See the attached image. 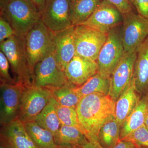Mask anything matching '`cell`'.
Segmentation results:
<instances>
[{"instance_id":"1","label":"cell","mask_w":148,"mask_h":148,"mask_svg":"<svg viewBox=\"0 0 148 148\" xmlns=\"http://www.w3.org/2000/svg\"><path fill=\"white\" fill-rule=\"evenodd\" d=\"M115 106V101L110 95L101 93H92L81 99L76 106L79 122L89 142L99 143L100 130L107 122L114 118Z\"/></svg>"},{"instance_id":"2","label":"cell","mask_w":148,"mask_h":148,"mask_svg":"<svg viewBox=\"0 0 148 148\" xmlns=\"http://www.w3.org/2000/svg\"><path fill=\"white\" fill-rule=\"evenodd\" d=\"M0 14L19 37H25L40 20V13L31 0H0Z\"/></svg>"},{"instance_id":"3","label":"cell","mask_w":148,"mask_h":148,"mask_svg":"<svg viewBox=\"0 0 148 148\" xmlns=\"http://www.w3.org/2000/svg\"><path fill=\"white\" fill-rule=\"evenodd\" d=\"M0 48L8 59L16 82L25 87L34 85V75L29 67L24 37L12 36L0 43Z\"/></svg>"},{"instance_id":"4","label":"cell","mask_w":148,"mask_h":148,"mask_svg":"<svg viewBox=\"0 0 148 148\" xmlns=\"http://www.w3.org/2000/svg\"><path fill=\"white\" fill-rule=\"evenodd\" d=\"M29 67L34 74L35 66L54 50V33L40 20L24 37Z\"/></svg>"},{"instance_id":"5","label":"cell","mask_w":148,"mask_h":148,"mask_svg":"<svg viewBox=\"0 0 148 148\" xmlns=\"http://www.w3.org/2000/svg\"><path fill=\"white\" fill-rule=\"evenodd\" d=\"M125 53L121 33L116 27L108 34L106 42L98 54L96 61L97 73L105 77L110 78Z\"/></svg>"},{"instance_id":"6","label":"cell","mask_w":148,"mask_h":148,"mask_svg":"<svg viewBox=\"0 0 148 148\" xmlns=\"http://www.w3.org/2000/svg\"><path fill=\"white\" fill-rule=\"evenodd\" d=\"M69 83L65 72L56 61L54 49L35 66L34 85L36 86L54 91Z\"/></svg>"},{"instance_id":"7","label":"cell","mask_w":148,"mask_h":148,"mask_svg":"<svg viewBox=\"0 0 148 148\" xmlns=\"http://www.w3.org/2000/svg\"><path fill=\"white\" fill-rule=\"evenodd\" d=\"M53 97V91L35 85L25 88L21 96L18 119L23 123L34 121Z\"/></svg>"},{"instance_id":"8","label":"cell","mask_w":148,"mask_h":148,"mask_svg":"<svg viewBox=\"0 0 148 148\" xmlns=\"http://www.w3.org/2000/svg\"><path fill=\"white\" fill-rule=\"evenodd\" d=\"M122 15L123 45L125 53H132L148 37V18L133 11Z\"/></svg>"},{"instance_id":"9","label":"cell","mask_w":148,"mask_h":148,"mask_svg":"<svg viewBox=\"0 0 148 148\" xmlns=\"http://www.w3.org/2000/svg\"><path fill=\"white\" fill-rule=\"evenodd\" d=\"M107 35L85 25L75 26L74 38L76 55L97 61Z\"/></svg>"},{"instance_id":"10","label":"cell","mask_w":148,"mask_h":148,"mask_svg":"<svg viewBox=\"0 0 148 148\" xmlns=\"http://www.w3.org/2000/svg\"><path fill=\"white\" fill-rule=\"evenodd\" d=\"M25 86L20 84L1 82L0 123L9 124L18 119L22 93Z\"/></svg>"},{"instance_id":"11","label":"cell","mask_w":148,"mask_h":148,"mask_svg":"<svg viewBox=\"0 0 148 148\" xmlns=\"http://www.w3.org/2000/svg\"><path fill=\"white\" fill-rule=\"evenodd\" d=\"M71 3V0H46L40 20L54 33L72 27Z\"/></svg>"},{"instance_id":"12","label":"cell","mask_w":148,"mask_h":148,"mask_svg":"<svg viewBox=\"0 0 148 148\" xmlns=\"http://www.w3.org/2000/svg\"><path fill=\"white\" fill-rule=\"evenodd\" d=\"M136 57V51L125 53L111 75L108 95L116 102L132 81Z\"/></svg>"},{"instance_id":"13","label":"cell","mask_w":148,"mask_h":148,"mask_svg":"<svg viewBox=\"0 0 148 148\" xmlns=\"http://www.w3.org/2000/svg\"><path fill=\"white\" fill-rule=\"evenodd\" d=\"M123 22V15L113 5L103 0L92 15L80 25L93 28L108 35Z\"/></svg>"},{"instance_id":"14","label":"cell","mask_w":148,"mask_h":148,"mask_svg":"<svg viewBox=\"0 0 148 148\" xmlns=\"http://www.w3.org/2000/svg\"><path fill=\"white\" fill-rule=\"evenodd\" d=\"M1 142L8 148H38L27 132L24 123L18 119L1 126Z\"/></svg>"},{"instance_id":"15","label":"cell","mask_w":148,"mask_h":148,"mask_svg":"<svg viewBox=\"0 0 148 148\" xmlns=\"http://www.w3.org/2000/svg\"><path fill=\"white\" fill-rule=\"evenodd\" d=\"M98 72L96 61L75 54L66 66L65 74L71 84L78 87Z\"/></svg>"},{"instance_id":"16","label":"cell","mask_w":148,"mask_h":148,"mask_svg":"<svg viewBox=\"0 0 148 148\" xmlns=\"http://www.w3.org/2000/svg\"><path fill=\"white\" fill-rule=\"evenodd\" d=\"M75 26L54 33V53L57 63L65 72L76 53L74 38Z\"/></svg>"},{"instance_id":"17","label":"cell","mask_w":148,"mask_h":148,"mask_svg":"<svg viewBox=\"0 0 148 148\" xmlns=\"http://www.w3.org/2000/svg\"><path fill=\"white\" fill-rule=\"evenodd\" d=\"M135 80L132 78L128 87L116 102L115 118L122 127L125 122L139 102Z\"/></svg>"},{"instance_id":"18","label":"cell","mask_w":148,"mask_h":148,"mask_svg":"<svg viewBox=\"0 0 148 148\" xmlns=\"http://www.w3.org/2000/svg\"><path fill=\"white\" fill-rule=\"evenodd\" d=\"M133 78L137 90L148 86V37L136 50Z\"/></svg>"},{"instance_id":"19","label":"cell","mask_w":148,"mask_h":148,"mask_svg":"<svg viewBox=\"0 0 148 148\" xmlns=\"http://www.w3.org/2000/svg\"><path fill=\"white\" fill-rule=\"evenodd\" d=\"M148 110V99L139 101L135 109L127 118L121 130L120 140H123L132 132L145 125Z\"/></svg>"},{"instance_id":"20","label":"cell","mask_w":148,"mask_h":148,"mask_svg":"<svg viewBox=\"0 0 148 148\" xmlns=\"http://www.w3.org/2000/svg\"><path fill=\"white\" fill-rule=\"evenodd\" d=\"M103 0H71L70 17L73 26L80 25L94 12Z\"/></svg>"},{"instance_id":"21","label":"cell","mask_w":148,"mask_h":148,"mask_svg":"<svg viewBox=\"0 0 148 148\" xmlns=\"http://www.w3.org/2000/svg\"><path fill=\"white\" fill-rule=\"evenodd\" d=\"M56 100L53 97L34 120L40 127L50 131L54 137L61 125L56 112Z\"/></svg>"},{"instance_id":"22","label":"cell","mask_w":148,"mask_h":148,"mask_svg":"<svg viewBox=\"0 0 148 148\" xmlns=\"http://www.w3.org/2000/svg\"><path fill=\"white\" fill-rule=\"evenodd\" d=\"M54 138L57 145L79 148H82L88 141L84 134L76 127L62 125Z\"/></svg>"},{"instance_id":"23","label":"cell","mask_w":148,"mask_h":148,"mask_svg":"<svg viewBox=\"0 0 148 148\" xmlns=\"http://www.w3.org/2000/svg\"><path fill=\"white\" fill-rule=\"evenodd\" d=\"M27 132L38 148H57L53 134L35 121L24 123Z\"/></svg>"},{"instance_id":"24","label":"cell","mask_w":148,"mask_h":148,"mask_svg":"<svg viewBox=\"0 0 148 148\" xmlns=\"http://www.w3.org/2000/svg\"><path fill=\"white\" fill-rule=\"evenodd\" d=\"M110 83V78L105 77L97 73L82 85L76 87V90L82 98L92 93L108 95Z\"/></svg>"},{"instance_id":"25","label":"cell","mask_w":148,"mask_h":148,"mask_svg":"<svg viewBox=\"0 0 148 148\" xmlns=\"http://www.w3.org/2000/svg\"><path fill=\"white\" fill-rule=\"evenodd\" d=\"M121 126L115 118L107 122L98 135L100 145L104 148H113L120 140Z\"/></svg>"},{"instance_id":"26","label":"cell","mask_w":148,"mask_h":148,"mask_svg":"<svg viewBox=\"0 0 148 148\" xmlns=\"http://www.w3.org/2000/svg\"><path fill=\"white\" fill-rule=\"evenodd\" d=\"M77 86L69 83L53 91V98L61 106L76 108L81 97L76 90Z\"/></svg>"},{"instance_id":"27","label":"cell","mask_w":148,"mask_h":148,"mask_svg":"<svg viewBox=\"0 0 148 148\" xmlns=\"http://www.w3.org/2000/svg\"><path fill=\"white\" fill-rule=\"evenodd\" d=\"M56 107L61 125L76 127L82 132L79 122L76 108L61 106L56 101Z\"/></svg>"},{"instance_id":"28","label":"cell","mask_w":148,"mask_h":148,"mask_svg":"<svg viewBox=\"0 0 148 148\" xmlns=\"http://www.w3.org/2000/svg\"><path fill=\"white\" fill-rule=\"evenodd\" d=\"M122 140L131 142L137 148H148V127L144 125Z\"/></svg>"},{"instance_id":"29","label":"cell","mask_w":148,"mask_h":148,"mask_svg":"<svg viewBox=\"0 0 148 148\" xmlns=\"http://www.w3.org/2000/svg\"><path fill=\"white\" fill-rule=\"evenodd\" d=\"M10 66L8 59L2 51H0V77L1 82L10 84L17 83L16 80L11 76Z\"/></svg>"},{"instance_id":"30","label":"cell","mask_w":148,"mask_h":148,"mask_svg":"<svg viewBox=\"0 0 148 148\" xmlns=\"http://www.w3.org/2000/svg\"><path fill=\"white\" fill-rule=\"evenodd\" d=\"M13 36H16V34L10 24L4 18L0 16V42Z\"/></svg>"},{"instance_id":"31","label":"cell","mask_w":148,"mask_h":148,"mask_svg":"<svg viewBox=\"0 0 148 148\" xmlns=\"http://www.w3.org/2000/svg\"><path fill=\"white\" fill-rule=\"evenodd\" d=\"M116 7L122 15L133 11V5L129 0H106Z\"/></svg>"},{"instance_id":"32","label":"cell","mask_w":148,"mask_h":148,"mask_svg":"<svg viewBox=\"0 0 148 148\" xmlns=\"http://www.w3.org/2000/svg\"><path fill=\"white\" fill-rule=\"evenodd\" d=\"M132 4L138 11V14L148 18V0H134Z\"/></svg>"},{"instance_id":"33","label":"cell","mask_w":148,"mask_h":148,"mask_svg":"<svg viewBox=\"0 0 148 148\" xmlns=\"http://www.w3.org/2000/svg\"><path fill=\"white\" fill-rule=\"evenodd\" d=\"M113 148H137L131 142L124 140H120Z\"/></svg>"},{"instance_id":"34","label":"cell","mask_w":148,"mask_h":148,"mask_svg":"<svg viewBox=\"0 0 148 148\" xmlns=\"http://www.w3.org/2000/svg\"><path fill=\"white\" fill-rule=\"evenodd\" d=\"M31 1L34 4L41 14L43 10L46 0H31Z\"/></svg>"},{"instance_id":"35","label":"cell","mask_w":148,"mask_h":148,"mask_svg":"<svg viewBox=\"0 0 148 148\" xmlns=\"http://www.w3.org/2000/svg\"><path fill=\"white\" fill-rule=\"evenodd\" d=\"M82 148H104L100 145V143H92L88 141Z\"/></svg>"},{"instance_id":"36","label":"cell","mask_w":148,"mask_h":148,"mask_svg":"<svg viewBox=\"0 0 148 148\" xmlns=\"http://www.w3.org/2000/svg\"><path fill=\"white\" fill-rule=\"evenodd\" d=\"M145 125L148 127V110L146 114L145 120Z\"/></svg>"},{"instance_id":"37","label":"cell","mask_w":148,"mask_h":148,"mask_svg":"<svg viewBox=\"0 0 148 148\" xmlns=\"http://www.w3.org/2000/svg\"><path fill=\"white\" fill-rule=\"evenodd\" d=\"M57 148H79L75 147H71V146H58Z\"/></svg>"},{"instance_id":"38","label":"cell","mask_w":148,"mask_h":148,"mask_svg":"<svg viewBox=\"0 0 148 148\" xmlns=\"http://www.w3.org/2000/svg\"><path fill=\"white\" fill-rule=\"evenodd\" d=\"M0 148H8V147L4 143L1 142V143H0Z\"/></svg>"},{"instance_id":"39","label":"cell","mask_w":148,"mask_h":148,"mask_svg":"<svg viewBox=\"0 0 148 148\" xmlns=\"http://www.w3.org/2000/svg\"><path fill=\"white\" fill-rule=\"evenodd\" d=\"M129 1H130V2L132 4V3L133 2V1H134V0H129Z\"/></svg>"}]
</instances>
